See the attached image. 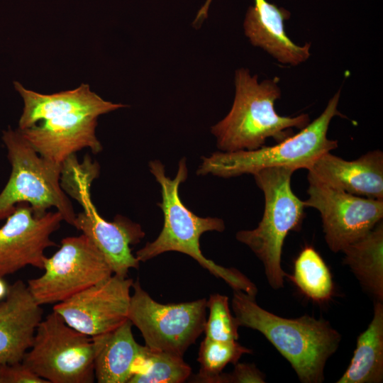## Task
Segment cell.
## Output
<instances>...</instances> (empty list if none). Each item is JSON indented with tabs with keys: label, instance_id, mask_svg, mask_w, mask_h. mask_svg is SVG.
I'll return each instance as SVG.
<instances>
[{
	"label": "cell",
	"instance_id": "obj_11",
	"mask_svg": "<svg viewBox=\"0 0 383 383\" xmlns=\"http://www.w3.org/2000/svg\"><path fill=\"white\" fill-rule=\"evenodd\" d=\"M43 274L28 281L40 304H57L107 279L113 272L103 255L84 234L67 237L44 260Z\"/></svg>",
	"mask_w": 383,
	"mask_h": 383
},
{
	"label": "cell",
	"instance_id": "obj_1",
	"mask_svg": "<svg viewBox=\"0 0 383 383\" xmlns=\"http://www.w3.org/2000/svg\"><path fill=\"white\" fill-rule=\"evenodd\" d=\"M14 85L24 104L18 130L40 156L58 164L84 148L100 152L98 117L126 106L105 101L87 84L52 94Z\"/></svg>",
	"mask_w": 383,
	"mask_h": 383
},
{
	"label": "cell",
	"instance_id": "obj_17",
	"mask_svg": "<svg viewBox=\"0 0 383 383\" xmlns=\"http://www.w3.org/2000/svg\"><path fill=\"white\" fill-rule=\"evenodd\" d=\"M290 13L265 0H255L246 13L243 23L245 33L251 43L260 47L277 60L295 66L310 55V43L299 46L286 35L284 21Z\"/></svg>",
	"mask_w": 383,
	"mask_h": 383
},
{
	"label": "cell",
	"instance_id": "obj_22",
	"mask_svg": "<svg viewBox=\"0 0 383 383\" xmlns=\"http://www.w3.org/2000/svg\"><path fill=\"white\" fill-rule=\"evenodd\" d=\"M192 375L182 357L145 346L143 358L128 383H182Z\"/></svg>",
	"mask_w": 383,
	"mask_h": 383
},
{
	"label": "cell",
	"instance_id": "obj_14",
	"mask_svg": "<svg viewBox=\"0 0 383 383\" xmlns=\"http://www.w3.org/2000/svg\"><path fill=\"white\" fill-rule=\"evenodd\" d=\"M0 228V277L26 266L43 269L48 248L56 246L51 235L63 221L57 211L35 215L28 203H19Z\"/></svg>",
	"mask_w": 383,
	"mask_h": 383
},
{
	"label": "cell",
	"instance_id": "obj_25",
	"mask_svg": "<svg viewBox=\"0 0 383 383\" xmlns=\"http://www.w3.org/2000/svg\"><path fill=\"white\" fill-rule=\"evenodd\" d=\"M0 383H49L22 361L0 365Z\"/></svg>",
	"mask_w": 383,
	"mask_h": 383
},
{
	"label": "cell",
	"instance_id": "obj_10",
	"mask_svg": "<svg viewBox=\"0 0 383 383\" xmlns=\"http://www.w3.org/2000/svg\"><path fill=\"white\" fill-rule=\"evenodd\" d=\"M128 318L141 333L149 349L182 357L204 332L206 299L160 304L133 282Z\"/></svg>",
	"mask_w": 383,
	"mask_h": 383
},
{
	"label": "cell",
	"instance_id": "obj_7",
	"mask_svg": "<svg viewBox=\"0 0 383 383\" xmlns=\"http://www.w3.org/2000/svg\"><path fill=\"white\" fill-rule=\"evenodd\" d=\"M2 139L11 173L0 193V220L9 217L18 204L24 202L37 216L54 207L64 221L74 226L77 214L60 184L62 164L40 156L18 129L4 131Z\"/></svg>",
	"mask_w": 383,
	"mask_h": 383
},
{
	"label": "cell",
	"instance_id": "obj_5",
	"mask_svg": "<svg viewBox=\"0 0 383 383\" xmlns=\"http://www.w3.org/2000/svg\"><path fill=\"white\" fill-rule=\"evenodd\" d=\"M339 97L340 91H338L318 118L298 133L277 145H263L252 150L215 152L209 157H203L196 170L197 175L230 178L253 174L270 167L308 170L320 156L338 147V141L328 139L327 133L332 118L342 116L338 110Z\"/></svg>",
	"mask_w": 383,
	"mask_h": 383
},
{
	"label": "cell",
	"instance_id": "obj_21",
	"mask_svg": "<svg viewBox=\"0 0 383 383\" xmlns=\"http://www.w3.org/2000/svg\"><path fill=\"white\" fill-rule=\"evenodd\" d=\"M306 297L317 303L328 301L333 294L330 270L319 253L306 246L294 261L292 274H286Z\"/></svg>",
	"mask_w": 383,
	"mask_h": 383
},
{
	"label": "cell",
	"instance_id": "obj_15",
	"mask_svg": "<svg viewBox=\"0 0 383 383\" xmlns=\"http://www.w3.org/2000/svg\"><path fill=\"white\" fill-rule=\"evenodd\" d=\"M309 182L323 183L347 193L383 200V152L369 151L348 161L330 152L307 170Z\"/></svg>",
	"mask_w": 383,
	"mask_h": 383
},
{
	"label": "cell",
	"instance_id": "obj_13",
	"mask_svg": "<svg viewBox=\"0 0 383 383\" xmlns=\"http://www.w3.org/2000/svg\"><path fill=\"white\" fill-rule=\"evenodd\" d=\"M133 280L116 274L55 304L56 311L72 328L94 337L110 332L128 318Z\"/></svg>",
	"mask_w": 383,
	"mask_h": 383
},
{
	"label": "cell",
	"instance_id": "obj_12",
	"mask_svg": "<svg viewBox=\"0 0 383 383\" xmlns=\"http://www.w3.org/2000/svg\"><path fill=\"white\" fill-rule=\"evenodd\" d=\"M309 183V198L304 204L320 213L331 251L342 252L382 221L383 200L353 195L320 182Z\"/></svg>",
	"mask_w": 383,
	"mask_h": 383
},
{
	"label": "cell",
	"instance_id": "obj_16",
	"mask_svg": "<svg viewBox=\"0 0 383 383\" xmlns=\"http://www.w3.org/2000/svg\"><path fill=\"white\" fill-rule=\"evenodd\" d=\"M43 309L28 285L17 280L0 302V365L22 361L33 343Z\"/></svg>",
	"mask_w": 383,
	"mask_h": 383
},
{
	"label": "cell",
	"instance_id": "obj_26",
	"mask_svg": "<svg viewBox=\"0 0 383 383\" xmlns=\"http://www.w3.org/2000/svg\"><path fill=\"white\" fill-rule=\"evenodd\" d=\"M235 367L231 373L221 372L217 383H263L265 374L260 371L254 364L239 363L234 365Z\"/></svg>",
	"mask_w": 383,
	"mask_h": 383
},
{
	"label": "cell",
	"instance_id": "obj_27",
	"mask_svg": "<svg viewBox=\"0 0 383 383\" xmlns=\"http://www.w3.org/2000/svg\"><path fill=\"white\" fill-rule=\"evenodd\" d=\"M8 291V287L2 277H0V300L5 297Z\"/></svg>",
	"mask_w": 383,
	"mask_h": 383
},
{
	"label": "cell",
	"instance_id": "obj_20",
	"mask_svg": "<svg viewBox=\"0 0 383 383\" xmlns=\"http://www.w3.org/2000/svg\"><path fill=\"white\" fill-rule=\"evenodd\" d=\"M343 262L375 301H383L382 221L366 235L345 247Z\"/></svg>",
	"mask_w": 383,
	"mask_h": 383
},
{
	"label": "cell",
	"instance_id": "obj_24",
	"mask_svg": "<svg viewBox=\"0 0 383 383\" xmlns=\"http://www.w3.org/2000/svg\"><path fill=\"white\" fill-rule=\"evenodd\" d=\"M209 316L204 331L206 338L219 341H235L239 338V325L231 314L228 297L219 294L210 295L206 300Z\"/></svg>",
	"mask_w": 383,
	"mask_h": 383
},
{
	"label": "cell",
	"instance_id": "obj_3",
	"mask_svg": "<svg viewBox=\"0 0 383 383\" xmlns=\"http://www.w3.org/2000/svg\"><path fill=\"white\" fill-rule=\"evenodd\" d=\"M149 169L161 187L162 201L157 206L163 212L164 223L157 238L136 252L138 261L144 262L170 251L182 252L192 257L216 277L224 280L233 290L255 297L257 289L245 274L235 268L218 265L202 254L199 243L201 235L208 231L223 232L225 223L218 218L196 216L182 201L179 189L188 176L186 158L179 161L173 179L166 175L165 166L158 160L150 161Z\"/></svg>",
	"mask_w": 383,
	"mask_h": 383
},
{
	"label": "cell",
	"instance_id": "obj_8",
	"mask_svg": "<svg viewBox=\"0 0 383 383\" xmlns=\"http://www.w3.org/2000/svg\"><path fill=\"white\" fill-rule=\"evenodd\" d=\"M98 175L97 164L88 160L80 165L74 158L64 165L60 184L63 190L83 208L76 215L74 227L93 242L113 274L128 277L129 270L138 269L140 264L131 245L140 243L145 234L140 224L123 216L116 215L113 221L101 216L90 195L91 184Z\"/></svg>",
	"mask_w": 383,
	"mask_h": 383
},
{
	"label": "cell",
	"instance_id": "obj_9",
	"mask_svg": "<svg viewBox=\"0 0 383 383\" xmlns=\"http://www.w3.org/2000/svg\"><path fill=\"white\" fill-rule=\"evenodd\" d=\"M22 362L49 383H92V338L70 326L52 311L39 323Z\"/></svg>",
	"mask_w": 383,
	"mask_h": 383
},
{
	"label": "cell",
	"instance_id": "obj_6",
	"mask_svg": "<svg viewBox=\"0 0 383 383\" xmlns=\"http://www.w3.org/2000/svg\"><path fill=\"white\" fill-rule=\"evenodd\" d=\"M294 169L277 167L262 169L252 175L265 196L263 216L252 230L237 232L236 239L247 245L261 260L269 284L274 289L284 287L287 273L281 266L284 240L299 231L304 218V204L292 191Z\"/></svg>",
	"mask_w": 383,
	"mask_h": 383
},
{
	"label": "cell",
	"instance_id": "obj_18",
	"mask_svg": "<svg viewBox=\"0 0 383 383\" xmlns=\"http://www.w3.org/2000/svg\"><path fill=\"white\" fill-rule=\"evenodd\" d=\"M127 319L113 331L92 338L94 374L99 383H128L145 349L135 340Z\"/></svg>",
	"mask_w": 383,
	"mask_h": 383
},
{
	"label": "cell",
	"instance_id": "obj_19",
	"mask_svg": "<svg viewBox=\"0 0 383 383\" xmlns=\"http://www.w3.org/2000/svg\"><path fill=\"white\" fill-rule=\"evenodd\" d=\"M383 380V304L376 301L373 318L357 340L350 365L337 383H380Z\"/></svg>",
	"mask_w": 383,
	"mask_h": 383
},
{
	"label": "cell",
	"instance_id": "obj_23",
	"mask_svg": "<svg viewBox=\"0 0 383 383\" xmlns=\"http://www.w3.org/2000/svg\"><path fill=\"white\" fill-rule=\"evenodd\" d=\"M252 350L235 341H219L205 337L199 350L197 361L199 372L192 380L195 382L216 383L219 374L229 363L236 364L244 354Z\"/></svg>",
	"mask_w": 383,
	"mask_h": 383
},
{
	"label": "cell",
	"instance_id": "obj_2",
	"mask_svg": "<svg viewBox=\"0 0 383 383\" xmlns=\"http://www.w3.org/2000/svg\"><path fill=\"white\" fill-rule=\"evenodd\" d=\"M232 309L239 326L260 332L287 360L301 382L324 381L326 363L341 340L328 321L308 315L296 318L277 316L240 290H233Z\"/></svg>",
	"mask_w": 383,
	"mask_h": 383
},
{
	"label": "cell",
	"instance_id": "obj_4",
	"mask_svg": "<svg viewBox=\"0 0 383 383\" xmlns=\"http://www.w3.org/2000/svg\"><path fill=\"white\" fill-rule=\"evenodd\" d=\"M278 79L257 82L246 69L235 72V96L227 116L212 126L211 133L222 152L252 150L263 146L268 138L278 143L302 129L310 122L307 114L279 116L274 102L281 96Z\"/></svg>",
	"mask_w": 383,
	"mask_h": 383
}]
</instances>
